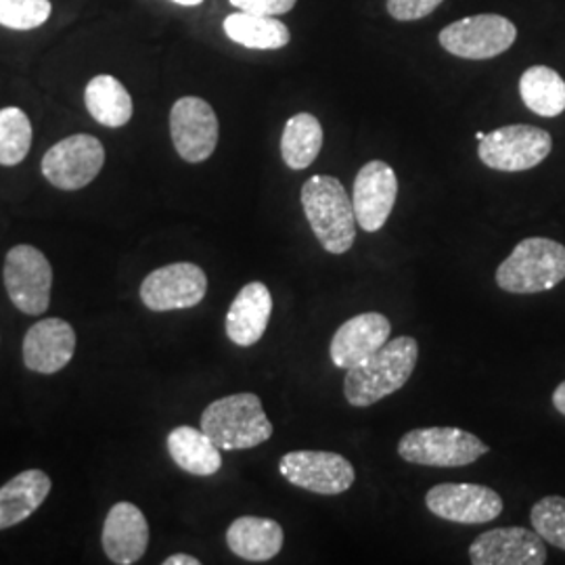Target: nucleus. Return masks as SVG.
Instances as JSON below:
<instances>
[{
  "instance_id": "nucleus-1",
  "label": "nucleus",
  "mask_w": 565,
  "mask_h": 565,
  "mask_svg": "<svg viewBox=\"0 0 565 565\" xmlns=\"http://www.w3.org/2000/svg\"><path fill=\"white\" fill-rule=\"evenodd\" d=\"M419 361V343L415 338H396L387 342L363 363L348 369L343 396L356 408L373 406L385 396L403 390Z\"/></svg>"
},
{
  "instance_id": "nucleus-2",
  "label": "nucleus",
  "mask_w": 565,
  "mask_h": 565,
  "mask_svg": "<svg viewBox=\"0 0 565 565\" xmlns=\"http://www.w3.org/2000/svg\"><path fill=\"white\" fill-rule=\"evenodd\" d=\"M303 214L329 254L342 256L356 239L354 205L335 177L315 174L302 184Z\"/></svg>"
},
{
  "instance_id": "nucleus-3",
  "label": "nucleus",
  "mask_w": 565,
  "mask_h": 565,
  "mask_svg": "<svg viewBox=\"0 0 565 565\" xmlns=\"http://www.w3.org/2000/svg\"><path fill=\"white\" fill-rule=\"evenodd\" d=\"M202 429L221 450H247L273 436V424L263 401L252 394H231L210 404L202 415Z\"/></svg>"
},
{
  "instance_id": "nucleus-4",
  "label": "nucleus",
  "mask_w": 565,
  "mask_h": 565,
  "mask_svg": "<svg viewBox=\"0 0 565 565\" xmlns=\"http://www.w3.org/2000/svg\"><path fill=\"white\" fill-rule=\"evenodd\" d=\"M565 279V245L527 237L497 268V285L507 294H543Z\"/></svg>"
},
{
  "instance_id": "nucleus-5",
  "label": "nucleus",
  "mask_w": 565,
  "mask_h": 565,
  "mask_svg": "<svg viewBox=\"0 0 565 565\" xmlns=\"http://www.w3.org/2000/svg\"><path fill=\"white\" fill-rule=\"evenodd\" d=\"M488 445L459 427H419L404 434L398 455L424 467H465L488 455Z\"/></svg>"
},
{
  "instance_id": "nucleus-6",
  "label": "nucleus",
  "mask_w": 565,
  "mask_h": 565,
  "mask_svg": "<svg viewBox=\"0 0 565 565\" xmlns=\"http://www.w3.org/2000/svg\"><path fill=\"white\" fill-rule=\"evenodd\" d=\"M553 149L551 135L527 124H511L488 132L478 145V156L499 172H525L545 162Z\"/></svg>"
},
{
  "instance_id": "nucleus-7",
  "label": "nucleus",
  "mask_w": 565,
  "mask_h": 565,
  "mask_svg": "<svg viewBox=\"0 0 565 565\" xmlns=\"http://www.w3.org/2000/svg\"><path fill=\"white\" fill-rule=\"evenodd\" d=\"M53 268L41 249L15 245L4 260V287L23 315L39 317L51 303Z\"/></svg>"
},
{
  "instance_id": "nucleus-8",
  "label": "nucleus",
  "mask_w": 565,
  "mask_h": 565,
  "mask_svg": "<svg viewBox=\"0 0 565 565\" xmlns=\"http://www.w3.org/2000/svg\"><path fill=\"white\" fill-rule=\"evenodd\" d=\"M279 471L289 484L324 497L343 494L356 482L354 465L338 452L324 450L287 452L279 461Z\"/></svg>"
},
{
  "instance_id": "nucleus-9",
  "label": "nucleus",
  "mask_w": 565,
  "mask_h": 565,
  "mask_svg": "<svg viewBox=\"0 0 565 565\" xmlns=\"http://www.w3.org/2000/svg\"><path fill=\"white\" fill-rule=\"evenodd\" d=\"M103 163V142L90 135H74L44 153L42 174L57 189L78 191L99 177Z\"/></svg>"
},
{
  "instance_id": "nucleus-10",
  "label": "nucleus",
  "mask_w": 565,
  "mask_h": 565,
  "mask_svg": "<svg viewBox=\"0 0 565 565\" xmlns=\"http://www.w3.org/2000/svg\"><path fill=\"white\" fill-rule=\"evenodd\" d=\"M518 39V30L503 15H473L446 25L440 44L448 53L463 60H492Z\"/></svg>"
},
{
  "instance_id": "nucleus-11",
  "label": "nucleus",
  "mask_w": 565,
  "mask_h": 565,
  "mask_svg": "<svg viewBox=\"0 0 565 565\" xmlns=\"http://www.w3.org/2000/svg\"><path fill=\"white\" fill-rule=\"evenodd\" d=\"M207 294V277L202 266L174 263L162 266L145 277L141 300L153 312L184 310L202 302Z\"/></svg>"
},
{
  "instance_id": "nucleus-12",
  "label": "nucleus",
  "mask_w": 565,
  "mask_h": 565,
  "mask_svg": "<svg viewBox=\"0 0 565 565\" xmlns=\"http://www.w3.org/2000/svg\"><path fill=\"white\" fill-rule=\"evenodd\" d=\"M427 509L446 522L463 525L488 524L503 513V499L480 484H438L425 494Z\"/></svg>"
},
{
  "instance_id": "nucleus-13",
  "label": "nucleus",
  "mask_w": 565,
  "mask_h": 565,
  "mask_svg": "<svg viewBox=\"0 0 565 565\" xmlns=\"http://www.w3.org/2000/svg\"><path fill=\"white\" fill-rule=\"evenodd\" d=\"M172 142L184 162H205L218 145V118L200 97H182L170 111Z\"/></svg>"
},
{
  "instance_id": "nucleus-14",
  "label": "nucleus",
  "mask_w": 565,
  "mask_h": 565,
  "mask_svg": "<svg viewBox=\"0 0 565 565\" xmlns=\"http://www.w3.org/2000/svg\"><path fill=\"white\" fill-rule=\"evenodd\" d=\"M469 559L473 565H543L545 541L536 530L522 525L494 527L469 545Z\"/></svg>"
},
{
  "instance_id": "nucleus-15",
  "label": "nucleus",
  "mask_w": 565,
  "mask_h": 565,
  "mask_svg": "<svg viewBox=\"0 0 565 565\" xmlns=\"http://www.w3.org/2000/svg\"><path fill=\"white\" fill-rule=\"evenodd\" d=\"M398 198L396 172L380 160L364 163L354 179L352 205L359 226L366 233H377L390 218Z\"/></svg>"
},
{
  "instance_id": "nucleus-16",
  "label": "nucleus",
  "mask_w": 565,
  "mask_h": 565,
  "mask_svg": "<svg viewBox=\"0 0 565 565\" xmlns=\"http://www.w3.org/2000/svg\"><path fill=\"white\" fill-rule=\"evenodd\" d=\"M392 335V324L387 317L380 312H363L359 317H352L350 321L335 331L329 356L331 363L338 369H352L354 364L363 363L366 356L375 354Z\"/></svg>"
},
{
  "instance_id": "nucleus-17",
  "label": "nucleus",
  "mask_w": 565,
  "mask_h": 565,
  "mask_svg": "<svg viewBox=\"0 0 565 565\" xmlns=\"http://www.w3.org/2000/svg\"><path fill=\"white\" fill-rule=\"evenodd\" d=\"M76 352V331L61 319L32 324L23 340V363L42 375H53L70 364Z\"/></svg>"
},
{
  "instance_id": "nucleus-18",
  "label": "nucleus",
  "mask_w": 565,
  "mask_h": 565,
  "mask_svg": "<svg viewBox=\"0 0 565 565\" xmlns=\"http://www.w3.org/2000/svg\"><path fill=\"white\" fill-rule=\"evenodd\" d=\"M149 546V524L141 509L118 503L107 513L103 525V548L114 564H137Z\"/></svg>"
},
{
  "instance_id": "nucleus-19",
  "label": "nucleus",
  "mask_w": 565,
  "mask_h": 565,
  "mask_svg": "<svg viewBox=\"0 0 565 565\" xmlns=\"http://www.w3.org/2000/svg\"><path fill=\"white\" fill-rule=\"evenodd\" d=\"M273 315L270 289L260 281L247 282L226 312V335L242 348L263 340Z\"/></svg>"
},
{
  "instance_id": "nucleus-20",
  "label": "nucleus",
  "mask_w": 565,
  "mask_h": 565,
  "mask_svg": "<svg viewBox=\"0 0 565 565\" xmlns=\"http://www.w3.org/2000/svg\"><path fill=\"white\" fill-rule=\"evenodd\" d=\"M285 532L275 520L243 515L226 530V545L245 562L263 564L281 553Z\"/></svg>"
},
{
  "instance_id": "nucleus-21",
  "label": "nucleus",
  "mask_w": 565,
  "mask_h": 565,
  "mask_svg": "<svg viewBox=\"0 0 565 565\" xmlns=\"http://www.w3.org/2000/svg\"><path fill=\"white\" fill-rule=\"evenodd\" d=\"M51 478L41 469L21 471L0 488V530L28 520L46 501Z\"/></svg>"
},
{
  "instance_id": "nucleus-22",
  "label": "nucleus",
  "mask_w": 565,
  "mask_h": 565,
  "mask_svg": "<svg viewBox=\"0 0 565 565\" xmlns=\"http://www.w3.org/2000/svg\"><path fill=\"white\" fill-rule=\"evenodd\" d=\"M168 452L182 471L191 476H214L223 467L221 448L214 445L202 427L181 425L168 434Z\"/></svg>"
},
{
  "instance_id": "nucleus-23",
  "label": "nucleus",
  "mask_w": 565,
  "mask_h": 565,
  "mask_svg": "<svg viewBox=\"0 0 565 565\" xmlns=\"http://www.w3.org/2000/svg\"><path fill=\"white\" fill-rule=\"evenodd\" d=\"M86 109L95 120L107 128H120L132 118V99L118 78L95 76L84 93Z\"/></svg>"
},
{
  "instance_id": "nucleus-24",
  "label": "nucleus",
  "mask_w": 565,
  "mask_h": 565,
  "mask_svg": "<svg viewBox=\"0 0 565 565\" xmlns=\"http://www.w3.org/2000/svg\"><path fill=\"white\" fill-rule=\"evenodd\" d=\"M226 36L247 49L258 51H275L282 49L291 41V34L282 21L268 18V15H256V13H233L223 23Z\"/></svg>"
},
{
  "instance_id": "nucleus-25",
  "label": "nucleus",
  "mask_w": 565,
  "mask_h": 565,
  "mask_svg": "<svg viewBox=\"0 0 565 565\" xmlns=\"http://www.w3.org/2000/svg\"><path fill=\"white\" fill-rule=\"evenodd\" d=\"M525 107L543 118H557L565 111V81L546 65L527 67L520 81Z\"/></svg>"
},
{
  "instance_id": "nucleus-26",
  "label": "nucleus",
  "mask_w": 565,
  "mask_h": 565,
  "mask_svg": "<svg viewBox=\"0 0 565 565\" xmlns=\"http://www.w3.org/2000/svg\"><path fill=\"white\" fill-rule=\"evenodd\" d=\"M323 147V126L312 114L289 118L281 137L282 162L291 170H303L315 162Z\"/></svg>"
},
{
  "instance_id": "nucleus-27",
  "label": "nucleus",
  "mask_w": 565,
  "mask_h": 565,
  "mask_svg": "<svg viewBox=\"0 0 565 565\" xmlns=\"http://www.w3.org/2000/svg\"><path fill=\"white\" fill-rule=\"evenodd\" d=\"M32 147V124L20 107L0 109V166H18Z\"/></svg>"
},
{
  "instance_id": "nucleus-28",
  "label": "nucleus",
  "mask_w": 565,
  "mask_h": 565,
  "mask_svg": "<svg viewBox=\"0 0 565 565\" xmlns=\"http://www.w3.org/2000/svg\"><path fill=\"white\" fill-rule=\"evenodd\" d=\"M530 522L548 545L565 551V499L545 497L532 507Z\"/></svg>"
},
{
  "instance_id": "nucleus-29",
  "label": "nucleus",
  "mask_w": 565,
  "mask_h": 565,
  "mask_svg": "<svg viewBox=\"0 0 565 565\" xmlns=\"http://www.w3.org/2000/svg\"><path fill=\"white\" fill-rule=\"evenodd\" d=\"M49 0H0V25L11 30H34L51 18Z\"/></svg>"
},
{
  "instance_id": "nucleus-30",
  "label": "nucleus",
  "mask_w": 565,
  "mask_h": 565,
  "mask_svg": "<svg viewBox=\"0 0 565 565\" xmlns=\"http://www.w3.org/2000/svg\"><path fill=\"white\" fill-rule=\"evenodd\" d=\"M440 4L443 0H387V11L394 20L413 21L427 18Z\"/></svg>"
},
{
  "instance_id": "nucleus-31",
  "label": "nucleus",
  "mask_w": 565,
  "mask_h": 565,
  "mask_svg": "<svg viewBox=\"0 0 565 565\" xmlns=\"http://www.w3.org/2000/svg\"><path fill=\"white\" fill-rule=\"evenodd\" d=\"M239 11L245 13H256V15H268L277 18L287 11L294 9L298 0H231Z\"/></svg>"
},
{
  "instance_id": "nucleus-32",
  "label": "nucleus",
  "mask_w": 565,
  "mask_h": 565,
  "mask_svg": "<svg viewBox=\"0 0 565 565\" xmlns=\"http://www.w3.org/2000/svg\"><path fill=\"white\" fill-rule=\"evenodd\" d=\"M553 406L557 408V413H562L565 417V382L555 387V392H553Z\"/></svg>"
},
{
  "instance_id": "nucleus-33",
  "label": "nucleus",
  "mask_w": 565,
  "mask_h": 565,
  "mask_svg": "<svg viewBox=\"0 0 565 565\" xmlns=\"http://www.w3.org/2000/svg\"><path fill=\"white\" fill-rule=\"evenodd\" d=\"M202 562L198 557H191V555H172L168 557L163 565H200Z\"/></svg>"
},
{
  "instance_id": "nucleus-34",
  "label": "nucleus",
  "mask_w": 565,
  "mask_h": 565,
  "mask_svg": "<svg viewBox=\"0 0 565 565\" xmlns=\"http://www.w3.org/2000/svg\"><path fill=\"white\" fill-rule=\"evenodd\" d=\"M172 2H179V4H186V7H195V4H202L203 0H172Z\"/></svg>"
},
{
  "instance_id": "nucleus-35",
  "label": "nucleus",
  "mask_w": 565,
  "mask_h": 565,
  "mask_svg": "<svg viewBox=\"0 0 565 565\" xmlns=\"http://www.w3.org/2000/svg\"><path fill=\"white\" fill-rule=\"evenodd\" d=\"M486 137V132H482V130H480V132H476V139H478V142L482 141V139H484Z\"/></svg>"
}]
</instances>
